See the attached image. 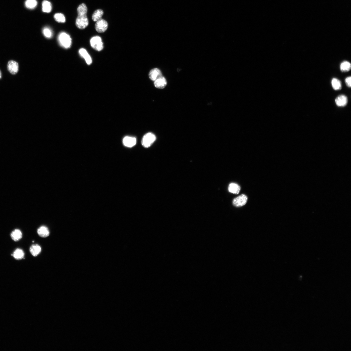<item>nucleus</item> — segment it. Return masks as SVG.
I'll return each mask as SVG.
<instances>
[{
  "label": "nucleus",
  "mask_w": 351,
  "mask_h": 351,
  "mask_svg": "<svg viewBox=\"0 0 351 351\" xmlns=\"http://www.w3.org/2000/svg\"><path fill=\"white\" fill-rule=\"evenodd\" d=\"M149 75L150 79L153 81L163 76L161 71L157 68L153 69L150 71Z\"/></svg>",
  "instance_id": "obj_8"
},
{
  "label": "nucleus",
  "mask_w": 351,
  "mask_h": 351,
  "mask_svg": "<svg viewBox=\"0 0 351 351\" xmlns=\"http://www.w3.org/2000/svg\"><path fill=\"white\" fill-rule=\"evenodd\" d=\"M248 200V198L245 195H241L234 198L233 201V206L236 207H241L245 205Z\"/></svg>",
  "instance_id": "obj_5"
},
{
  "label": "nucleus",
  "mask_w": 351,
  "mask_h": 351,
  "mask_svg": "<svg viewBox=\"0 0 351 351\" xmlns=\"http://www.w3.org/2000/svg\"><path fill=\"white\" fill-rule=\"evenodd\" d=\"M108 23L105 20L103 19L96 21L95 25L96 30L99 33H103L105 32L108 28Z\"/></svg>",
  "instance_id": "obj_7"
},
{
  "label": "nucleus",
  "mask_w": 351,
  "mask_h": 351,
  "mask_svg": "<svg viewBox=\"0 0 351 351\" xmlns=\"http://www.w3.org/2000/svg\"><path fill=\"white\" fill-rule=\"evenodd\" d=\"M351 68V64L348 61H345L342 62L340 65V69L343 72H347L349 71Z\"/></svg>",
  "instance_id": "obj_21"
},
{
  "label": "nucleus",
  "mask_w": 351,
  "mask_h": 351,
  "mask_svg": "<svg viewBox=\"0 0 351 351\" xmlns=\"http://www.w3.org/2000/svg\"><path fill=\"white\" fill-rule=\"evenodd\" d=\"M351 77L349 76L346 78L345 80V82L346 84L350 88L351 87Z\"/></svg>",
  "instance_id": "obj_25"
},
{
  "label": "nucleus",
  "mask_w": 351,
  "mask_h": 351,
  "mask_svg": "<svg viewBox=\"0 0 351 351\" xmlns=\"http://www.w3.org/2000/svg\"><path fill=\"white\" fill-rule=\"evenodd\" d=\"M55 20L58 23H64L66 22V18L63 14L61 13H57L54 16Z\"/></svg>",
  "instance_id": "obj_23"
},
{
  "label": "nucleus",
  "mask_w": 351,
  "mask_h": 351,
  "mask_svg": "<svg viewBox=\"0 0 351 351\" xmlns=\"http://www.w3.org/2000/svg\"><path fill=\"white\" fill-rule=\"evenodd\" d=\"M42 11L44 12L49 13L51 12L52 10V4L49 2L47 1H44L43 2Z\"/></svg>",
  "instance_id": "obj_19"
},
{
  "label": "nucleus",
  "mask_w": 351,
  "mask_h": 351,
  "mask_svg": "<svg viewBox=\"0 0 351 351\" xmlns=\"http://www.w3.org/2000/svg\"><path fill=\"white\" fill-rule=\"evenodd\" d=\"M78 16L76 20V25L81 30L84 29L89 25V20L87 16L88 10L81 9L77 10Z\"/></svg>",
  "instance_id": "obj_1"
},
{
  "label": "nucleus",
  "mask_w": 351,
  "mask_h": 351,
  "mask_svg": "<svg viewBox=\"0 0 351 351\" xmlns=\"http://www.w3.org/2000/svg\"><path fill=\"white\" fill-rule=\"evenodd\" d=\"M90 44L91 47L97 51H101L104 48L102 39L99 36L92 37L90 39Z\"/></svg>",
  "instance_id": "obj_4"
},
{
  "label": "nucleus",
  "mask_w": 351,
  "mask_h": 351,
  "mask_svg": "<svg viewBox=\"0 0 351 351\" xmlns=\"http://www.w3.org/2000/svg\"><path fill=\"white\" fill-rule=\"evenodd\" d=\"M79 52L81 56L84 59L88 65H90L92 63V60L86 50L84 48H82L80 49Z\"/></svg>",
  "instance_id": "obj_11"
},
{
  "label": "nucleus",
  "mask_w": 351,
  "mask_h": 351,
  "mask_svg": "<svg viewBox=\"0 0 351 351\" xmlns=\"http://www.w3.org/2000/svg\"><path fill=\"white\" fill-rule=\"evenodd\" d=\"M7 69L9 72L12 75H15L18 72L19 65L18 63L14 60L9 61L7 64Z\"/></svg>",
  "instance_id": "obj_6"
},
{
  "label": "nucleus",
  "mask_w": 351,
  "mask_h": 351,
  "mask_svg": "<svg viewBox=\"0 0 351 351\" xmlns=\"http://www.w3.org/2000/svg\"><path fill=\"white\" fill-rule=\"evenodd\" d=\"M37 233L42 238H46L49 234V231L48 228L45 226H41L37 230Z\"/></svg>",
  "instance_id": "obj_14"
},
{
  "label": "nucleus",
  "mask_w": 351,
  "mask_h": 351,
  "mask_svg": "<svg viewBox=\"0 0 351 351\" xmlns=\"http://www.w3.org/2000/svg\"><path fill=\"white\" fill-rule=\"evenodd\" d=\"M58 40L61 46L65 48H70L72 44V39L70 36L65 32L60 34Z\"/></svg>",
  "instance_id": "obj_2"
},
{
  "label": "nucleus",
  "mask_w": 351,
  "mask_h": 351,
  "mask_svg": "<svg viewBox=\"0 0 351 351\" xmlns=\"http://www.w3.org/2000/svg\"><path fill=\"white\" fill-rule=\"evenodd\" d=\"M241 190L240 186L238 184L232 183L229 184L228 187L229 191L233 194H239Z\"/></svg>",
  "instance_id": "obj_13"
},
{
  "label": "nucleus",
  "mask_w": 351,
  "mask_h": 351,
  "mask_svg": "<svg viewBox=\"0 0 351 351\" xmlns=\"http://www.w3.org/2000/svg\"><path fill=\"white\" fill-rule=\"evenodd\" d=\"M154 81V85L155 87L160 89H163L165 88L167 84L166 79L163 76L157 79Z\"/></svg>",
  "instance_id": "obj_9"
},
{
  "label": "nucleus",
  "mask_w": 351,
  "mask_h": 351,
  "mask_svg": "<svg viewBox=\"0 0 351 351\" xmlns=\"http://www.w3.org/2000/svg\"><path fill=\"white\" fill-rule=\"evenodd\" d=\"M2 73L1 71V70H0V79H1L2 78Z\"/></svg>",
  "instance_id": "obj_26"
},
{
  "label": "nucleus",
  "mask_w": 351,
  "mask_h": 351,
  "mask_svg": "<svg viewBox=\"0 0 351 351\" xmlns=\"http://www.w3.org/2000/svg\"><path fill=\"white\" fill-rule=\"evenodd\" d=\"M12 239L14 241L17 242L22 238V233L19 229H15L13 231L11 234Z\"/></svg>",
  "instance_id": "obj_15"
},
{
  "label": "nucleus",
  "mask_w": 351,
  "mask_h": 351,
  "mask_svg": "<svg viewBox=\"0 0 351 351\" xmlns=\"http://www.w3.org/2000/svg\"><path fill=\"white\" fill-rule=\"evenodd\" d=\"M331 84L333 89L335 90H339L342 87L341 83L338 79L334 78L332 80Z\"/></svg>",
  "instance_id": "obj_20"
},
{
  "label": "nucleus",
  "mask_w": 351,
  "mask_h": 351,
  "mask_svg": "<svg viewBox=\"0 0 351 351\" xmlns=\"http://www.w3.org/2000/svg\"><path fill=\"white\" fill-rule=\"evenodd\" d=\"M12 256L16 260H21L25 256V253L20 248H17L14 251L12 255Z\"/></svg>",
  "instance_id": "obj_17"
},
{
  "label": "nucleus",
  "mask_w": 351,
  "mask_h": 351,
  "mask_svg": "<svg viewBox=\"0 0 351 351\" xmlns=\"http://www.w3.org/2000/svg\"><path fill=\"white\" fill-rule=\"evenodd\" d=\"M37 2L36 0H26L25 5L27 8L29 9H33L36 7Z\"/></svg>",
  "instance_id": "obj_22"
},
{
  "label": "nucleus",
  "mask_w": 351,
  "mask_h": 351,
  "mask_svg": "<svg viewBox=\"0 0 351 351\" xmlns=\"http://www.w3.org/2000/svg\"><path fill=\"white\" fill-rule=\"evenodd\" d=\"M104 14L103 11L101 9L96 10L93 14L92 19L95 21H97L102 19Z\"/></svg>",
  "instance_id": "obj_18"
},
{
  "label": "nucleus",
  "mask_w": 351,
  "mask_h": 351,
  "mask_svg": "<svg viewBox=\"0 0 351 351\" xmlns=\"http://www.w3.org/2000/svg\"><path fill=\"white\" fill-rule=\"evenodd\" d=\"M136 143V139L133 137L126 136L123 140V144L124 146L128 147H132L135 145Z\"/></svg>",
  "instance_id": "obj_10"
},
{
  "label": "nucleus",
  "mask_w": 351,
  "mask_h": 351,
  "mask_svg": "<svg viewBox=\"0 0 351 351\" xmlns=\"http://www.w3.org/2000/svg\"><path fill=\"white\" fill-rule=\"evenodd\" d=\"M43 33L45 36L47 38H51L53 36V32L48 27H45L43 30Z\"/></svg>",
  "instance_id": "obj_24"
},
{
  "label": "nucleus",
  "mask_w": 351,
  "mask_h": 351,
  "mask_svg": "<svg viewBox=\"0 0 351 351\" xmlns=\"http://www.w3.org/2000/svg\"><path fill=\"white\" fill-rule=\"evenodd\" d=\"M30 253L33 256H36L41 252V248L38 244L34 245L30 247Z\"/></svg>",
  "instance_id": "obj_16"
},
{
  "label": "nucleus",
  "mask_w": 351,
  "mask_h": 351,
  "mask_svg": "<svg viewBox=\"0 0 351 351\" xmlns=\"http://www.w3.org/2000/svg\"><path fill=\"white\" fill-rule=\"evenodd\" d=\"M156 139V136L154 134L148 133L143 137L141 141L142 145L145 148L149 147L153 144Z\"/></svg>",
  "instance_id": "obj_3"
},
{
  "label": "nucleus",
  "mask_w": 351,
  "mask_h": 351,
  "mask_svg": "<svg viewBox=\"0 0 351 351\" xmlns=\"http://www.w3.org/2000/svg\"><path fill=\"white\" fill-rule=\"evenodd\" d=\"M335 102L336 104L338 106H345L347 104L348 99L344 95H340L336 98Z\"/></svg>",
  "instance_id": "obj_12"
}]
</instances>
